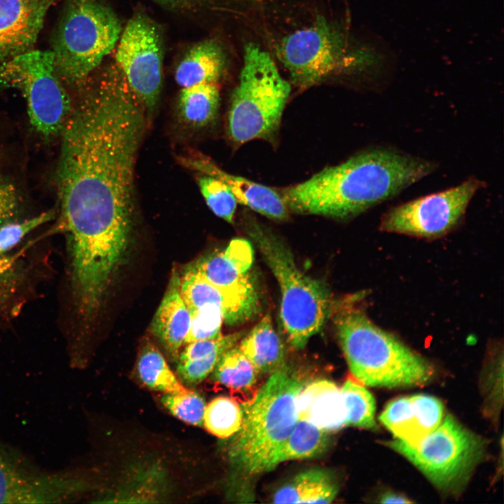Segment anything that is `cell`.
Listing matches in <instances>:
<instances>
[{
    "mask_svg": "<svg viewBox=\"0 0 504 504\" xmlns=\"http://www.w3.org/2000/svg\"><path fill=\"white\" fill-rule=\"evenodd\" d=\"M144 111L120 71L112 69L71 110L60 132V224L71 261L82 270L113 272L126 254Z\"/></svg>",
    "mask_w": 504,
    "mask_h": 504,
    "instance_id": "cell-1",
    "label": "cell"
},
{
    "mask_svg": "<svg viewBox=\"0 0 504 504\" xmlns=\"http://www.w3.org/2000/svg\"><path fill=\"white\" fill-rule=\"evenodd\" d=\"M428 160L386 148L361 152L281 193L289 211L350 218L430 174Z\"/></svg>",
    "mask_w": 504,
    "mask_h": 504,
    "instance_id": "cell-2",
    "label": "cell"
},
{
    "mask_svg": "<svg viewBox=\"0 0 504 504\" xmlns=\"http://www.w3.org/2000/svg\"><path fill=\"white\" fill-rule=\"evenodd\" d=\"M353 299L332 306L342 349L354 377L363 385L397 388L431 380L434 370L424 358L376 326Z\"/></svg>",
    "mask_w": 504,
    "mask_h": 504,
    "instance_id": "cell-3",
    "label": "cell"
},
{
    "mask_svg": "<svg viewBox=\"0 0 504 504\" xmlns=\"http://www.w3.org/2000/svg\"><path fill=\"white\" fill-rule=\"evenodd\" d=\"M251 402L242 410V421L228 448L231 465L239 473L270 471L272 460L298 420L302 382L288 368L272 374Z\"/></svg>",
    "mask_w": 504,
    "mask_h": 504,
    "instance_id": "cell-4",
    "label": "cell"
},
{
    "mask_svg": "<svg viewBox=\"0 0 504 504\" xmlns=\"http://www.w3.org/2000/svg\"><path fill=\"white\" fill-rule=\"evenodd\" d=\"M249 235L279 284L280 317L287 337L293 348L302 349L331 314L330 290L298 267L290 248L279 237L258 226L251 227Z\"/></svg>",
    "mask_w": 504,
    "mask_h": 504,
    "instance_id": "cell-5",
    "label": "cell"
},
{
    "mask_svg": "<svg viewBox=\"0 0 504 504\" xmlns=\"http://www.w3.org/2000/svg\"><path fill=\"white\" fill-rule=\"evenodd\" d=\"M290 90L270 53L253 43H247L228 113L231 140L242 144L274 134Z\"/></svg>",
    "mask_w": 504,
    "mask_h": 504,
    "instance_id": "cell-6",
    "label": "cell"
},
{
    "mask_svg": "<svg viewBox=\"0 0 504 504\" xmlns=\"http://www.w3.org/2000/svg\"><path fill=\"white\" fill-rule=\"evenodd\" d=\"M276 51L292 81L301 88L365 69L377 59L372 50L356 44L344 28L324 17L283 36Z\"/></svg>",
    "mask_w": 504,
    "mask_h": 504,
    "instance_id": "cell-7",
    "label": "cell"
},
{
    "mask_svg": "<svg viewBox=\"0 0 504 504\" xmlns=\"http://www.w3.org/2000/svg\"><path fill=\"white\" fill-rule=\"evenodd\" d=\"M115 13L99 0H67L53 34L56 72L69 85L83 84L119 40Z\"/></svg>",
    "mask_w": 504,
    "mask_h": 504,
    "instance_id": "cell-8",
    "label": "cell"
},
{
    "mask_svg": "<svg viewBox=\"0 0 504 504\" xmlns=\"http://www.w3.org/2000/svg\"><path fill=\"white\" fill-rule=\"evenodd\" d=\"M387 444L414 465L437 489L452 495L463 489L486 451L485 441L450 415L416 446L398 440Z\"/></svg>",
    "mask_w": 504,
    "mask_h": 504,
    "instance_id": "cell-9",
    "label": "cell"
},
{
    "mask_svg": "<svg viewBox=\"0 0 504 504\" xmlns=\"http://www.w3.org/2000/svg\"><path fill=\"white\" fill-rule=\"evenodd\" d=\"M62 82L51 51L31 50L0 62V87L21 92L31 126L46 139L61 132L71 110Z\"/></svg>",
    "mask_w": 504,
    "mask_h": 504,
    "instance_id": "cell-10",
    "label": "cell"
},
{
    "mask_svg": "<svg viewBox=\"0 0 504 504\" xmlns=\"http://www.w3.org/2000/svg\"><path fill=\"white\" fill-rule=\"evenodd\" d=\"M483 186L482 181L471 178L445 190L394 206L382 217L380 229L424 238L441 236L458 224Z\"/></svg>",
    "mask_w": 504,
    "mask_h": 504,
    "instance_id": "cell-11",
    "label": "cell"
},
{
    "mask_svg": "<svg viewBox=\"0 0 504 504\" xmlns=\"http://www.w3.org/2000/svg\"><path fill=\"white\" fill-rule=\"evenodd\" d=\"M85 487L70 471L45 470L0 440V503H63Z\"/></svg>",
    "mask_w": 504,
    "mask_h": 504,
    "instance_id": "cell-12",
    "label": "cell"
},
{
    "mask_svg": "<svg viewBox=\"0 0 504 504\" xmlns=\"http://www.w3.org/2000/svg\"><path fill=\"white\" fill-rule=\"evenodd\" d=\"M119 39L117 67L144 110L150 113L155 108L162 85L160 35L151 20L138 13L129 20Z\"/></svg>",
    "mask_w": 504,
    "mask_h": 504,
    "instance_id": "cell-13",
    "label": "cell"
},
{
    "mask_svg": "<svg viewBox=\"0 0 504 504\" xmlns=\"http://www.w3.org/2000/svg\"><path fill=\"white\" fill-rule=\"evenodd\" d=\"M253 260L251 243L236 238L223 251L209 254L192 265L204 278L220 289L259 302L257 289L248 272Z\"/></svg>",
    "mask_w": 504,
    "mask_h": 504,
    "instance_id": "cell-14",
    "label": "cell"
},
{
    "mask_svg": "<svg viewBox=\"0 0 504 504\" xmlns=\"http://www.w3.org/2000/svg\"><path fill=\"white\" fill-rule=\"evenodd\" d=\"M54 0H0V62L33 50Z\"/></svg>",
    "mask_w": 504,
    "mask_h": 504,
    "instance_id": "cell-15",
    "label": "cell"
},
{
    "mask_svg": "<svg viewBox=\"0 0 504 504\" xmlns=\"http://www.w3.org/2000/svg\"><path fill=\"white\" fill-rule=\"evenodd\" d=\"M179 161L186 167L224 182L237 202L269 218L284 220L288 218L289 209L281 195L274 189L227 173L204 156H186L180 158Z\"/></svg>",
    "mask_w": 504,
    "mask_h": 504,
    "instance_id": "cell-16",
    "label": "cell"
},
{
    "mask_svg": "<svg viewBox=\"0 0 504 504\" xmlns=\"http://www.w3.org/2000/svg\"><path fill=\"white\" fill-rule=\"evenodd\" d=\"M180 290L190 312L206 305L217 307L223 322L229 326L248 321L259 309V302L220 289L204 278L192 264L181 276Z\"/></svg>",
    "mask_w": 504,
    "mask_h": 504,
    "instance_id": "cell-17",
    "label": "cell"
},
{
    "mask_svg": "<svg viewBox=\"0 0 504 504\" xmlns=\"http://www.w3.org/2000/svg\"><path fill=\"white\" fill-rule=\"evenodd\" d=\"M181 275L173 271L151 322V330L169 356L177 361L190 326V313L180 290Z\"/></svg>",
    "mask_w": 504,
    "mask_h": 504,
    "instance_id": "cell-18",
    "label": "cell"
},
{
    "mask_svg": "<svg viewBox=\"0 0 504 504\" xmlns=\"http://www.w3.org/2000/svg\"><path fill=\"white\" fill-rule=\"evenodd\" d=\"M298 417L326 431L346 426V410L341 388L321 379L302 388L298 399Z\"/></svg>",
    "mask_w": 504,
    "mask_h": 504,
    "instance_id": "cell-19",
    "label": "cell"
},
{
    "mask_svg": "<svg viewBox=\"0 0 504 504\" xmlns=\"http://www.w3.org/2000/svg\"><path fill=\"white\" fill-rule=\"evenodd\" d=\"M238 345L258 374H270L286 366L284 344L269 314L241 337Z\"/></svg>",
    "mask_w": 504,
    "mask_h": 504,
    "instance_id": "cell-20",
    "label": "cell"
},
{
    "mask_svg": "<svg viewBox=\"0 0 504 504\" xmlns=\"http://www.w3.org/2000/svg\"><path fill=\"white\" fill-rule=\"evenodd\" d=\"M226 64L225 51L218 42L206 40L193 46L177 66L175 79L182 88L216 83Z\"/></svg>",
    "mask_w": 504,
    "mask_h": 504,
    "instance_id": "cell-21",
    "label": "cell"
},
{
    "mask_svg": "<svg viewBox=\"0 0 504 504\" xmlns=\"http://www.w3.org/2000/svg\"><path fill=\"white\" fill-rule=\"evenodd\" d=\"M339 485L329 471L314 468L301 472L276 491L274 503H330Z\"/></svg>",
    "mask_w": 504,
    "mask_h": 504,
    "instance_id": "cell-22",
    "label": "cell"
},
{
    "mask_svg": "<svg viewBox=\"0 0 504 504\" xmlns=\"http://www.w3.org/2000/svg\"><path fill=\"white\" fill-rule=\"evenodd\" d=\"M329 433L298 418L293 431L274 456L270 470L286 461L314 458L323 454L330 446Z\"/></svg>",
    "mask_w": 504,
    "mask_h": 504,
    "instance_id": "cell-23",
    "label": "cell"
},
{
    "mask_svg": "<svg viewBox=\"0 0 504 504\" xmlns=\"http://www.w3.org/2000/svg\"><path fill=\"white\" fill-rule=\"evenodd\" d=\"M379 419L396 440L410 446L417 445L428 435L419 409L412 396L389 402Z\"/></svg>",
    "mask_w": 504,
    "mask_h": 504,
    "instance_id": "cell-24",
    "label": "cell"
},
{
    "mask_svg": "<svg viewBox=\"0 0 504 504\" xmlns=\"http://www.w3.org/2000/svg\"><path fill=\"white\" fill-rule=\"evenodd\" d=\"M136 370L141 382L150 389L163 393H180L187 388L174 374L160 350L150 341L140 348Z\"/></svg>",
    "mask_w": 504,
    "mask_h": 504,
    "instance_id": "cell-25",
    "label": "cell"
},
{
    "mask_svg": "<svg viewBox=\"0 0 504 504\" xmlns=\"http://www.w3.org/2000/svg\"><path fill=\"white\" fill-rule=\"evenodd\" d=\"M220 102L216 83H204L183 88L178 100L179 113L188 124L201 127L216 118Z\"/></svg>",
    "mask_w": 504,
    "mask_h": 504,
    "instance_id": "cell-26",
    "label": "cell"
},
{
    "mask_svg": "<svg viewBox=\"0 0 504 504\" xmlns=\"http://www.w3.org/2000/svg\"><path fill=\"white\" fill-rule=\"evenodd\" d=\"M211 374L214 382L244 391L254 386L258 373L236 344L224 352Z\"/></svg>",
    "mask_w": 504,
    "mask_h": 504,
    "instance_id": "cell-27",
    "label": "cell"
},
{
    "mask_svg": "<svg viewBox=\"0 0 504 504\" xmlns=\"http://www.w3.org/2000/svg\"><path fill=\"white\" fill-rule=\"evenodd\" d=\"M341 391L346 410V425L374 429L375 402L369 391L352 378L345 381Z\"/></svg>",
    "mask_w": 504,
    "mask_h": 504,
    "instance_id": "cell-28",
    "label": "cell"
},
{
    "mask_svg": "<svg viewBox=\"0 0 504 504\" xmlns=\"http://www.w3.org/2000/svg\"><path fill=\"white\" fill-rule=\"evenodd\" d=\"M242 410L237 402L226 396L213 399L206 405L203 426L221 438L232 436L241 424Z\"/></svg>",
    "mask_w": 504,
    "mask_h": 504,
    "instance_id": "cell-29",
    "label": "cell"
},
{
    "mask_svg": "<svg viewBox=\"0 0 504 504\" xmlns=\"http://www.w3.org/2000/svg\"><path fill=\"white\" fill-rule=\"evenodd\" d=\"M197 181L209 209L217 216L232 223L238 202L229 187L220 179L206 174H202Z\"/></svg>",
    "mask_w": 504,
    "mask_h": 504,
    "instance_id": "cell-30",
    "label": "cell"
},
{
    "mask_svg": "<svg viewBox=\"0 0 504 504\" xmlns=\"http://www.w3.org/2000/svg\"><path fill=\"white\" fill-rule=\"evenodd\" d=\"M160 402L178 419L195 426H203L206 403L196 391L187 388L180 393H164Z\"/></svg>",
    "mask_w": 504,
    "mask_h": 504,
    "instance_id": "cell-31",
    "label": "cell"
},
{
    "mask_svg": "<svg viewBox=\"0 0 504 504\" xmlns=\"http://www.w3.org/2000/svg\"><path fill=\"white\" fill-rule=\"evenodd\" d=\"M190 313V326L184 345L193 341L216 339L222 335L223 318L218 307L206 305Z\"/></svg>",
    "mask_w": 504,
    "mask_h": 504,
    "instance_id": "cell-32",
    "label": "cell"
},
{
    "mask_svg": "<svg viewBox=\"0 0 504 504\" xmlns=\"http://www.w3.org/2000/svg\"><path fill=\"white\" fill-rule=\"evenodd\" d=\"M55 212L49 210L22 221H11L0 226V255L15 247L28 233L51 220Z\"/></svg>",
    "mask_w": 504,
    "mask_h": 504,
    "instance_id": "cell-33",
    "label": "cell"
},
{
    "mask_svg": "<svg viewBox=\"0 0 504 504\" xmlns=\"http://www.w3.org/2000/svg\"><path fill=\"white\" fill-rule=\"evenodd\" d=\"M226 351L220 349L202 358L178 361L176 372L180 381L191 386L202 382L211 374Z\"/></svg>",
    "mask_w": 504,
    "mask_h": 504,
    "instance_id": "cell-34",
    "label": "cell"
},
{
    "mask_svg": "<svg viewBox=\"0 0 504 504\" xmlns=\"http://www.w3.org/2000/svg\"><path fill=\"white\" fill-rule=\"evenodd\" d=\"M243 335V332H237L226 335H222L216 339L189 342L185 344V347L180 351L177 362L202 358L220 349L227 350L237 344Z\"/></svg>",
    "mask_w": 504,
    "mask_h": 504,
    "instance_id": "cell-35",
    "label": "cell"
},
{
    "mask_svg": "<svg viewBox=\"0 0 504 504\" xmlns=\"http://www.w3.org/2000/svg\"><path fill=\"white\" fill-rule=\"evenodd\" d=\"M412 396L420 410L424 428L428 435L436 429L443 420L442 403L438 398L426 394H416Z\"/></svg>",
    "mask_w": 504,
    "mask_h": 504,
    "instance_id": "cell-36",
    "label": "cell"
},
{
    "mask_svg": "<svg viewBox=\"0 0 504 504\" xmlns=\"http://www.w3.org/2000/svg\"><path fill=\"white\" fill-rule=\"evenodd\" d=\"M19 202L14 185L0 175V226L15 220L19 214Z\"/></svg>",
    "mask_w": 504,
    "mask_h": 504,
    "instance_id": "cell-37",
    "label": "cell"
},
{
    "mask_svg": "<svg viewBox=\"0 0 504 504\" xmlns=\"http://www.w3.org/2000/svg\"><path fill=\"white\" fill-rule=\"evenodd\" d=\"M169 8L180 10H192L225 1L226 0H155Z\"/></svg>",
    "mask_w": 504,
    "mask_h": 504,
    "instance_id": "cell-38",
    "label": "cell"
},
{
    "mask_svg": "<svg viewBox=\"0 0 504 504\" xmlns=\"http://www.w3.org/2000/svg\"><path fill=\"white\" fill-rule=\"evenodd\" d=\"M18 257V255L4 258L0 256V286L10 276Z\"/></svg>",
    "mask_w": 504,
    "mask_h": 504,
    "instance_id": "cell-39",
    "label": "cell"
},
{
    "mask_svg": "<svg viewBox=\"0 0 504 504\" xmlns=\"http://www.w3.org/2000/svg\"><path fill=\"white\" fill-rule=\"evenodd\" d=\"M380 503H410L412 501L407 497L392 492L384 493L380 497Z\"/></svg>",
    "mask_w": 504,
    "mask_h": 504,
    "instance_id": "cell-40",
    "label": "cell"
},
{
    "mask_svg": "<svg viewBox=\"0 0 504 504\" xmlns=\"http://www.w3.org/2000/svg\"><path fill=\"white\" fill-rule=\"evenodd\" d=\"M1 256V255H0Z\"/></svg>",
    "mask_w": 504,
    "mask_h": 504,
    "instance_id": "cell-41",
    "label": "cell"
}]
</instances>
